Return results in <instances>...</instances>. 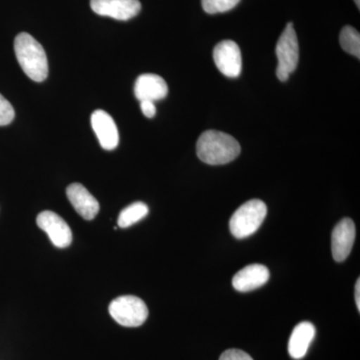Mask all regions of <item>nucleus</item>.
Returning a JSON list of instances; mask_svg holds the SVG:
<instances>
[{
  "instance_id": "423d86ee",
  "label": "nucleus",
  "mask_w": 360,
  "mask_h": 360,
  "mask_svg": "<svg viewBox=\"0 0 360 360\" xmlns=\"http://www.w3.org/2000/svg\"><path fill=\"white\" fill-rule=\"evenodd\" d=\"M215 65L225 77L236 78L243 70V58L240 49L232 40L219 42L213 51Z\"/></svg>"
},
{
  "instance_id": "a211bd4d",
  "label": "nucleus",
  "mask_w": 360,
  "mask_h": 360,
  "mask_svg": "<svg viewBox=\"0 0 360 360\" xmlns=\"http://www.w3.org/2000/svg\"><path fill=\"white\" fill-rule=\"evenodd\" d=\"M14 112L13 106L8 101L0 94V127H6L13 122Z\"/></svg>"
},
{
  "instance_id": "4be33fe9",
  "label": "nucleus",
  "mask_w": 360,
  "mask_h": 360,
  "mask_svg": "<svg viewBox=\"0 0 360 360\" xmlns=\"http://www.w3.org/2000/svg\"><path fill=\"white\" fill-rule=\"evenodd\" d=\"M355 4H356L357 8H360V0H354Z\"/></svg>"
},
{
  "instance_id": "aec40b11",
  "label": "nucleus",
  "mask_w": 360,
  "mask_h": 360,
  "mask_svg": "<svg viewBox=\"0 0 360 360\" xmlns=\"http://www.w3.org/2000/svg\"><path fill=\"white\" fill-rule=\"evenodd\" d=\"M141 108L142 113L148 118H153L156 115L155 104L153 101H141Z\"/></svg>"
},
{
  "instance_id": "20e7f679",
  "label": "nucleus",
  "mask_w": 360,
  "mask_h": 360,
  "mask_svg": "<svg viewBox=\"0 0 360 360\" xmlns=\"http://www.w3.org/2000/svg\"><path fill=\"white\" fill-rule=\"evenodd\" d=\"M111 317L125 328H139L146 321L148 309L141 298L123 295L115 298L110 304Z\"/></svg>"
},
{
  "instance_id": "1a4fd4ad",
  "label": "nucleus",
  "mask_w": 360,
  "mask_h": 360,
  "mask_svg": "<svg viewBox=\"0 0 360 360\" xmlns=\"http://www.w3.org/2000/svg\"><path fill=\"white\" fill-rule=\"evenodd\" d=\"M355 225L350 219L338 222L331 236V251L335 262H342L350 255L355 240Z\"/></svg>"
},
{
  "instance_id": "412c9836",
  "label": "nucleus",
  "mask_w": 360,
  "mask_h": 360,
  "mask_svg": "<svg viewBox=\"0 0 360 360\" xmlns=\"http://www.w3.org/2000/svg\"><path fill=\"white\" fill-rule=\"evenodd\" d=\"M355 302H356L357 309L360 310V279H357L355 284Z\"/></svg>"
},
{
  "instance_id": "f03ea898",
  "label": "nucleus",
  "mask_w": 360,
  "mask_h": 360,
  "mask_svg": "<svg viewBox=\"0 0 360 360\" xmlns=\"http://www.w3.org/2000/svg\"><path fill=\"white\" fill-rule=\"evenodd\" d=\"M16 59L23 72L33 82H41L49 75V60L42 45L32 35L21 32L14 40Z\"/></svg>"
},
{
  "instance_id": "dca6fc26",
  "label": "nucleus",
  "mask_w": 360,
  "mask_h": 360,
  "mask_svg": "<svg viewBox=\"0 0 360 360\" xmlns=\"http://www.w3.org/2000/svg\"><path fill=\"white\" fill-rule=\"evenodd\" d=\"M340 44L343 51L360 58V34L352 26H345L341 30Z\"/></svg>"
},
{
  "instance_id": "f8f14e48",
  "label": "nucleus",
  "mask_w": 360,
  "mask_h": 360,
  "mask_svg": "<svg viewBox=\"0 0 360 360\" xmlns=\"http://www.w3.org/2000/svg\"><path fill=\"white\" fill-rule=\"evenodd\" d=\"M168 86L165 80L158 75L146 73L137 78L134 85L135 97L139 101H161L167 97Z\"/></svg>"
},
{
  "instance_id": "9b49d317",
  "label": "nucleus",
  "mask_w": 360,
  "mask_h": 360,
  "mask_svg": "<svg viewBox=\"0 0 360 360\" xmlns=\"http://www.w3.org/2000/svg\"><path fill=\"white\" fill-rule=\"evenodd\" d=\"M269 270L262 264H250L236 272L232 278L234 290L248 292L262 288L269 279Z\"/></svg>"
},
{
  "instance_id": "f257e3e1",
  "label": "nucleus",
  "mask_w": 360,
  "mask_h": 360,
  "mask_svg": "<svg viewBox=\"0 0 360 360\" xmlns=\"http://www.w3.org/2000/svg\"><path fill=\"white\" fill-rule=\"evenodd\" d=\"M240 151V146L234 137L217 130L203 132L196 143L198 158L210 165L231 162L238 158Z\"/></svg>"
},
{
  "instance_id": "6e6552de",
  "label": "nucleus",
  "mask_w": 360,
  "mask_h": 360,
  "mask_svg": "<svg viewBox=\"0 0 360 360\" xmlns=\"http://www.w3.org/2000/svg\"><path fill=\"white\" fill-rule=\"evenodd\" d=\"M90 7L98 15L122 21L131 20L141 11L139 0H90Z\"/></svg>"
},
{
  "instance_id": "6ab92c4d",
  "label": "nucleus",
  "mask_w": 360,
  "mask_h": 360,
  "mask_svg": "<svg viewBox=\"0 0 360 360\" xmlns=\"http://www.w3.org/2000/svg\"><path fill=\"white\" fill-rule=\"evenodd\" d=\"M219 360H253L252 357L243 350L229 349L224 352Z\"/></svg>"
},
{
  "instance_id": "4468645a",
  "label": "nucleus",
  "mask_w": 360,
  "mask_h": 360,
  "mask_svg": "<svg viewBox=\"0 0 360 360\" xmlns=\"http://www.w3.org/2000/svg\"><path fill=\"white\" fill-rule=\"evenodd\" d=\"M315 336L314 324L309 321L300 322L291 333L288 342V352L295 359H302L307 354L310 343Z\"/></svg>"
},
{
  "instance_id": "39448f33",
  "label": "nucleus",
  "mask_w": 360,
  "mask_h": 360,
  "mask_svg": "<svg viewBox=\"0 0 360 360\" xmlns=\"http://www.w3.org/2000/svg\"><path fill=\"white\" fill-rule=\"evenodd\" d=\"M276 52L278 60L277 77L281 82H286L297 68L300 60V45L292 22L288 23L281 33L277 41Z\"/></svg>"
},
{
  "instance_id": "7ed1b4c3",
  "label": "nucleus",
  "mask_w": 360,
  "mask_h": 360,
  "mask_svg": "<svg viewBox=\"0 0 360 360\" xmlns=\"http://www.w3.org/2000/svg\"><path fill=\"white\" fill-rule=\"evenodd\" d=\"M266 214L267 207L264 201L248 200L231 217L229 229L232 236L238 239L252 236L262 226Z\"/></svg>"
},
{
  "instance_id": "9d476101",
  "label": "nucleus",
  "mask_w": 360,
  "mask_h": 360,
  "mask_svg": "<svg viewBox=\"0 0 360 360\" xmlns=\"http://www.w3.org/2000/svg\"><path fill=\"white\" fill-rule=\"evenodd\" d=\"M91 127L101 148L105 150H113L117 148L120 142L117 127L106 111L97 110L92 113Z\"/></svg>"
},
{
  "instance_id": "0eeeda50",
  "label": "nucleus",
  "mask_w": 360,
  "mask_h": 360,
  "mask_svg": "<svg viewBox=\"0 0 360 360\" xmlns=\"http://www.w3.org/2000/svg\"><path fill=\"white\" fill-rule=\"evenodd\" d=\"M39 229L46 232L52 245L58 248H68L72 243V232L70 225L63 217L56 212H44L39 213L37 219Z\"/></svg>"
},
{
  "instance_id": "ddd939ff",
  "label": "nucleus",
  "mask_w": 360,
  "mask_h": 360,
  "mask_svg": "<svg viewBox=\"0 0 360 360\" xmlns=\"http://www.w3.org/2000/svg\"><path fill=\"white\" fill-rule=\"evenodd\" d=\"M66 195L80 217L92 220L99 212L96 198L82 184H72L66 189Z\"/></svg>"
},
{
  "instance_id": "f3484780",
  "label": "nucleus",
  "mask_w": 360,
  "mask_h": 360,
  "mask_svg": "<svg viewBox=\"0 0 360 360\" xmlns=\"http://www.w3.org/2000/svg\"><path fill=\"white\" fill-rule=\"evenodd\" d=\"M240 0H201L203 11L208 14L224 13L231 11Z\"/></svg>"
},
{
  "instance_id": "2eb2a0df",
  "label": "nucleus",
  "mask_w": 360,
  "mask_h": 360,
  "mask_svg": "<svg viewBox=\"0 0 360 360\" xmlns=\"http://www.w3.org/2000/svg\"><path fill=\"white\" fill-rule=\"evenodd\" d=\"M148 206L146 203L141 201L132 203L120 212L117 220L118 226L127 229L143 219L148 214Z\"/></svg>"
}]
</instances>
